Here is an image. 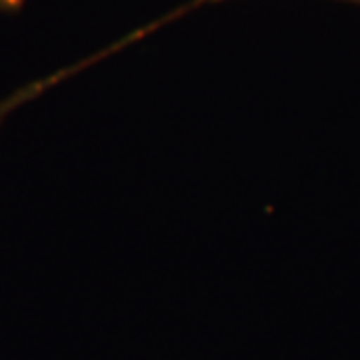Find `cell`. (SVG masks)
I'll return each mask as SVG.
<instances>
[{
	"label": "cell",
	"mask_w": 360,
	"mask_h": 360,
	"mask_svg": "<svg viewBox=\"0 0 360 360\" xmlns=\"http://www.w3.org/2000/svg\"><path fill=\"white\" fill-rule=\"evenodd\" d=\"M56 80H58V78H46V80H40V82H37V84H30V86H26V89L14 92L13 96H8V98L0 101V122H2L6 116L11 115L13 110H16L20 104L28 103L30 98H34V96L42 94L46 89H51Z\"/></svg>",
	"instance_id": "1"
},
{
	"label": "cell",
	"mask_w": 360,
	"mask_h": 360,
	"mask_svg": "<svg viewBox=\"0 0 360 360\" xmlns=\"http://www.w3.org/2000/svg\"><path fill=\"white\" fill-rule=\"evenodd\" d=\"M198 2H217V0H198ZM347 2H352V4H360V0H347Z\"/></svg>",
	"instance_id": "3"
},
{
	"label": "cell",
	"mask_w": 360,
	"mask_h": 360,
	"mask_svg": "<svg viewBox=\"0 0 360 360\" xmlns=\"http://www.w3.org/2000/svg\"><path fill=\"white\" fill-rule=\"evenodd\" d=\"M25 4V0H0V8L2 11H16Z\"/></svg>",
	"instance_id": "2"
}]
</instances>
